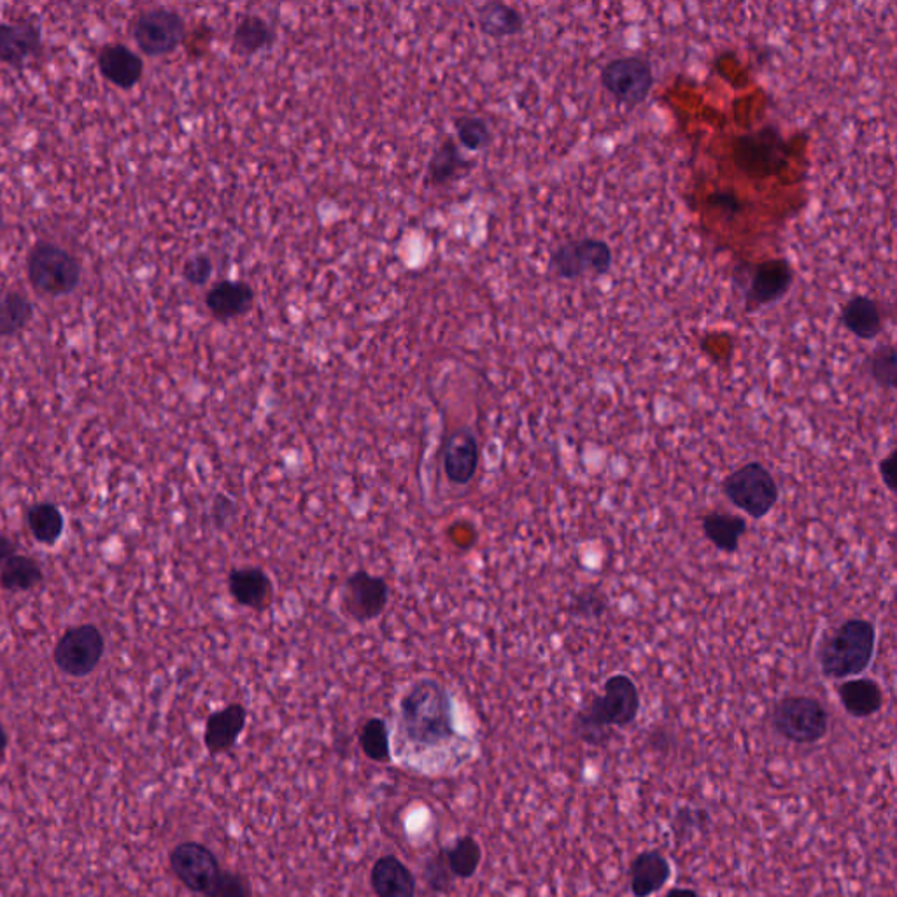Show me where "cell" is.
<instances>
[{
    "mask_svg": "<svg viewBox=\"0 0 897 897\" xmlns=\"http://www.w3.org/2000/svg\"><path fill=\"white\" fill-rule=\"evenodd\" d=\"M400 729L406 740L431 749L456 736L452 699L437 678H418L400 698Z\"/></svg>",
    "mask_w": 897,
    "mask_h": 897,
    "instance_id": "obj_1",
    "label": "cell"
},
{
    "mask_svg": "<svg viewBox=\"0 0 897 897\" xmlns=\"http://www.w3.org/2000/svg\"><path fill=\"white\" fill-rule=\"evenodd\" d=\"M640 691L635 680L626 674H614L604 682L601 695H596L575 716L574 732L584 744H607L612 728L631 726L640 714Z\"/></svg>",
    "mask_w": 897,
    "mask_h": 897,
    "instance_id": "obj_2",
    "label": "cell"
},
{
    "mask_svg": "<svg viewBox=\"0 0 897 897\" xmlns=\"http://www.w3.org/2000/svg\"><path fill=\"white\" fill-rule=\"evenodd\" d=\"M877 650V628L868 619H847L833 629L819 647L824 677L848 680L865 674Z\"/></svg>",
    "mask_w": 897,
    "mask_h": 897,
    "instance_id": "obj_3",
    "label": "cell"
},
{
    "mask_svg": "<svg viewBox=\"0 0 897 897\" xmlns=\"http://www.w3.org/2000/svg\"><path fill=\"white\" fill-rule=\"evenodd\" d=\"M27 276L38 293L46 297L71 295L81 282L83 269L78 258L54 242L42 240L30 249Z\"/></svg>",
    "mask_w": 897,
    "mask_h": 897,
    "instance_id": "obj_4",
    "label": "cell"
},
{
    "mask_svg": "<svg viewBox=\"0 0 897 897\" xmlns=\"http://www.w3.org/2000/svg\"><path fill=\"white\" fill-rule=\"evenodd\" d=\"M720 488L729 504L756 521L769 516L780 498V489L774 474L759 461H750L744 467L736 468L729 476L724 477Z\"/></svg>",
    "mask_w": 897,
    "mask_h": 897,
    "instance_id": "obj_5",
    "label": "cell"
},
{
    "mask_svg": "<svg viewBox=\"0 0 897 897\" xmlns=\"http://www.w3.org/2000/svg\"><path fill=\"white\" fill-rule=\"evenodd\" d=\"M771 728L790 744H819L829 732V714L811 696H784L771 710Z\"/></svg>",
    "mask_w": 897,
    "mask_h": 897,
    "instance_id": "obj_6",
    "label": "cell"
},
{
    "mask_svg": "<svg viewBox=\"0 0 897 897\" xmlns=\"http://www.w3.org/2000/svg\"><path fill=\"white\" fill-rule=\"evenodd\" d=\"M614 263L612 248L601 239H571L562 242L550 255L549 267L559 279L574 281L588 273L605 276Z\"/></svg>",
    "mask_w": 897,
    "mask_h": 897,
    "instance_id": "obj_7",
    "label": "cell"
},
{
    "mask_svg": "<svg viewBox=\"0 0 897 897\" xmlns=\"http://www.w3.org/2000/svg\"><path fill=\"white\" fill-rule=\"evenodd\" d=\"M133 41L149 57L172 53L187 39V23L175 9H149L137 17Z\"/></svg>",
    "mask_w": 897,
    "mask_h": 897,
    "instance_id": "obj_8",
    "label": "cell"
},
{
    "mask_svg": "<svg viewBox=\"0 0 897 897\" xmlns=\"http://www.w3.org/2000/svg\"><path fill=\"white\" fill-rule=\"evenodd\" d=\"M605 90L626 106L646 102L654 87V71L649 60L638 54L610 60L601 71Z\"/></svg>",
    "mask_w": 897,
    "mask_h": 897,
    "instance_id": "obj_9",
    "label": "cell"
},
{
    "mask_svg": "<svg viewBox=\"0 0 897 897\" xmlns=\"http://www.w3.org/2000/svg\"><path fill=\"white\" fill-rule=\"evenodd\" d=\"M389 601V584L385 577L355 571L343 582L340 612L355 622H370L385 614Z\"/></svg>",
    "mask_w": 897,
    "mask_h": 897,
    "instance_id": "obj_10",
    "label": "cell"
},
{
    "mask_svg": "<svg viewBox=\"0 0 897 897\" xmlns=\"http://www.w3.org/2000/svg\"><path fill=\"white\" fill-rule=\"evenodd\" d=\"M106 650L102 632L93 625H81L63 632L54 647V665L63 674L81 678L96 671Z\"/></svg>",
    "mask_w": 897,
    "mask_h": 897,
    "instance_id": "obj_11",
    "label": "cell"
},
{
    "mask_svg": "<svg viewBox=\"0 0 897 897\" xmlns=\"http://www.w3.org/2000/svg\"><path fill=\"white\" fill-rule=\"evenodd\" d=\"M169 865L176 878L191 893L203 894L211 889L216 878L220 877V860L211 848L199 841H182L172 848Z\"/></svg>",
    "mask_w": 897,
    "mask_h": 897,
    "instance_id": "obj_12",
    "label": "cell"
},
{
    "mask_svg": "<svg viewBox=\"0 0 897 897\" xmlns=\"http://www.w3.org/2000/svg\"><path fill=\"white\" fill-rule=\"evenodd\" d=\"M480 464V447L470 428H456L447 435L442 447L443 474L451 485H470Z\"/></svg>",
    "mask_w": 897,
    "mask_h": 897,
    "instance_id": "obj_13",
    "label": "cell"
},
{
    "mask_svg": "<svg viewBox=\"0 0 897 897\" xmlns=\"http://www.w3.org/2000/svg\"><path fill=\"white\" fill-rule=\"evenodd\" d=\"M248 724V708L240 704H230L221 710L212 711L207 717L203 729V745L211 756L230 753L245 732Z\"/></svg>",
    "mask_w": 897,
    "mask_h": 897,
    "instance_id": "obj_14",
    "label": "cell"
},
{
    "mask_svg": "<svg viewBox=\"0 0 897 897\" xmlns=\"http://www.w3.org/2000/svg\"><path fill=\"white\" fill-rule=\"evenodd\" d=\"M228 591L236 604L251 610H266L272 604L273 588L269 574L260 567L233 568L228 574Z\"/></svg>",
    "mask_w": 897,
    "mask_h": 897,
    "instance_id": "obj_15",
    "label": "cell"
},
{
    "mask_svg": "<svg viewBox=\"0 0 897 897\" xmlns=\"http://www.w3.org/2000/svg\"><path fill=\"white\" fill-rule=\"evenodd\" d=\"M793 279V269L786 260L768 261L757 267L747 293V309L778 302L789 291Z\"/></svg>",
    "mask_w": 897,
    "mask_h": 897,
    "instance_id": "obj_16",
    "label": "cell"
},
{
    "mask_svg": "<svg viewBox=\"0 0 897 897\" xmlns=\"http://www.w3.org/2000/svg\"><path fill=\"white\" fill-rule=\"evenodd\" d=\"M668 857L659 850H644L629 865V889L635 897L658 894L671 878Z\"/></svg>",
    "mask_w": 897,
    "mask_h": 897,
    "instance_id": "obj_17",
    "label": "cell"
},
{
    "mask_svg": "<svg viewBox=\"0 0 897 897\" xmlns=\"http://www.w3.org/2000/svg\"><path fill=\"white\" fill-rule=\"evenodd\" d=\"M97 63L100 74L121 90L136 87L144 74V62L141 57L124 44L103 46Z\"/></svg>",
    "mask_w": 897,
    "mask_h": 897,
    "instance_id": "obj_18",
    "label": "cell"
},
{
    "mask_svg": "<svg viewBox=\"0 0 897 897\" xmlns=\"http://www.w3.org/2000/svg\"><path fill=\"white\" fill-rule=\"evenodd\" d=\"M41 30L32 23H0V60L20 67L41 50Z\"/></svg>",
    "mask_w": 897,
    "mask_h": 897,
    "instance_id": "obj_19",
    "label": "cell"
},
{
    "mask_svg": "<svg viewBox=\"0 0 897 897\" xmlns=\"http://www.w3.org/2000/svg\"><path fill=\"white\" fill-rule=\"evenodd\" d=\"M370 884L377 897H416L412 871L395 856H382L373 863Z\"/></svg>",
    "mask_w": 897,
    "mask_h": 897,
    "instance_id": "obj_20",
    "label": "cell"
},
{
    "mask_svg": "<svg viewBox=\"0 0 897 897\" xmlns=\"http://www.w3.org/2000/svg\"><path fill=\"white\" fill-rule=\"evenodd\" d=\"M838 698L854 719H869L884 707V691L877 680L868 677L848 678L838 687Z\"/></svg>",
    "mask_w": 897,
    "mask_h": 897,
    "instance_id": "obj_21",
    "label": "cell"
},
{
    "mask_svg": "<svg viewBox=\"0 0 897 897\" xmlns=\"http://www.w3.org/2000/svg\"><path fill=\"white\" fill-rule=\"evenodd\" d=\"M255 303V290L245 281H221L207 291L206 306L216 319L239 318Z\"/></svg>",
    "mask_w": 897,
    "mask_h": 897,
    "instance_id": "obj_22",
    "label": "cell"
},
{
    "mask_svg": "<svg viewBox=\"0 0 897 897\" xmlns=\"http://www.w3.org/2000/svg\"><path fill=\"white\" fill-rule=\"evenodd\" d=\"M474 162L467 160L452 137H443L439 148L435 149L433 157L428 163V185L430 187H447L451 182L464 179L470 172Z\"/></svg>",
    "mask_w": 897,
    "mask_h": 897,
    "instance_id": "obj_23",
    "label": "cell"
},
{
    "mask_svg": "<svg viewBox=\"0 0 897 897\" xmlns=\"http://www.w3.org/2000/svg\"><path fill=\"white\" fill-rule=\"evenodd\" d=\"M701 530L708 542L720 552L735 555L740 549L741 537L749 530V525L741 516L714 510L701 519Z\"/></svg>",
    "mask_w": 897,
    "mask_h": 897,
    "instance_id": "obj_24",
    "label": "cell"
},
{
    "mask_svg": "<svg viewBox=\"0 0 897 897\" xmlns=\"http://www.w3.org/2000/svg\"><path fill=\"white\" fill-rule=\"evenodd\" d=\"M841 323L860 340H873L884 330L878 303L869 297H854L841 310Z\"/></svg>",
    "mask_w": 897,
    "mask_h": 897,
    "instance_id": "obj_25",
    "label": "cell"
},
{
    "mask_svg": "<svg viewBox=\"0 0 897 897\" xmlns=\"http://www.w3.org/2000/svg\"><path fill=\"white\" fill-rule=\"evenodd\" d=\"M477 20L482 32L491 38H510L521 32L525 27V18L512 6L504 2H488L480 6L477 11Z\"/></svg>",
    "mask_w": 897,
    "mask_h": 897,
    "instance_id": "obj_26",
    "label": "cell"
},
{
    "mask_svg": "<svg viewBox=\"0 0 897 897\" xmlns=\"http://www.w3.org/2000/svg\"><path fill=\"white\" fill-rule=\"evenodd\" d=\"M276 39L273 27L260 14H248L233 30V46L242 54H252L272 46Z\"/></svg>",
    "mask_w": 897,
    "mask_h": 897,
    "instance_id": "obj_27",
    "label": "cell"
},
{
    "mask_svg": "<svg viewBox=\"0 0 897 897\" xmlns=\"http://www.w3.org/2000/svg\"><path fill=\"white\" fill-rule=\"evenodd\" d=\"M33 307L20 291L0 295V339L20 333L32 321Z\"/></svg>",
    "mask_w": 897,
    "mask_h": 897,
    "instance_id": "obj_28",
    "label": "cell"
},
{
    "mask_svg": "<svg viewBox=\"0 0 897 897\" xmlns=\"http://www.w3.org/2000/svg\"><path fill=\"white\" fill-rule=\"evenodd\" d=\"M446 859L456 878L468 880L482 863V848L474 836H459L452 847L446 848Z\"/></svg>",
    "mask_w": 897,
    "mask_h": 897,
    "instance_id": "obj_29",
    "label": "cell"
},
{
    "mask_svg": "<svg viewBox=\"0 0 897 897\" xmlns=\"http://www.w3.org/2000/svg\"><path fill=\"white\" fill-rule=\"evenodd\" d=\"M42 580L38 562L27 556L14 555L0 568V584L8 591H29Z\"/></svg>",
    "mask_w": 897,
    "mask_h": 897,
    "instance_id": "obj_30",
    "label": "cell"
},
{
    "mask_svg": "<svg viewBox=\"0 0 897 897\" xmlns=\"http://www.w3.org/2000/svg\"><path fill=\"white\" fill-rule=\"evenodd\" d=\"M29 526L38 542L53 546L63 531L62 512L53 504L33 505L29 510Z\"/></svg>",
    "mask_w": 897,
    "mask_h": 897,
    "instance_id": "obj_31",
    "label": "cell"
},
{
    "mask_svg": "<svg viewBox=\"0 0 897 897\" xmlns=\"http://www.w3.org/2000/svg\"><path fill=\"white\" fill-rule=\"evenodd\" d=\"M360 747L370 761L379 765L391 761L388 726L381 717H372L363 724L360 731Z\"/></svg>",
    "mask_w": 897,
    "mask_h": 897,
    "instance_id": "obj_32",
    "label": "cell"
},
{
    "mask_svg": "<svg viewBox=\"0 0 897 897\" xmlns=\"http://www.w3.org/2000/svg\"><path fill=\"white\" fill-rule=\"evenodd\" d=\"M455 129L459 144H464L470 151H480V149H486L491 144V129H489L486 120L480 117L461 114L455 120Z\"/></svg>",
    "mask_w": 897,
    "mask_h": 897,
    "instance_id": "obj_33",
    "label": "cell"
},
{
    "mask_svg": "<svg viewBox=\"0 0 897 897\" xmlns=\"http://www.w3.org/2000/svg\"><path fill=\"white\" fill-rule=\"evenodd\" d=\"M869 373L880 388L894 389L897 385V352L894 346H881L869 358Z\"/></svg>",
    "mask_w": 897,
    "mask_h": 897,
    "instance_id": "obj_34",
    "label": "cell"
},
{
    "mask_svg": "<svg viewBox=\"0 0 897 897\" xmlns=\"http://www.w3.org/2000/svg\"><path fill=\"white\" fill-rule=\"evenodd\" d=\"M203 897H252L251 881L236 871H221Z\"/></svg>",
    "mask_w": 897,
    "mask_h": 897,
    "instance_id": "obj_35",
    "label": "cell"
},
{
    "mask_svg": "<svg viewBox=\"0 0 897 897\" xmlns=\"http://www.w3.org/2000/svg\"><path fill=\"white\" fill-rule=\"evenodd\" d=\"M607 596L596 589H586L580 595L575 596L571 612L582 619H600L607 612Z\"/></svg>",
    "mask_w": 897,
    "mask_h": 897,
    "instance_id": "obj_36",
    "label": "cell"
},
{
    "mask_svg": "<svg viewBox=\"0 0 897 897\" xmlns=\"http://www.w3.org/2000/svg\"><path fill=\"white\" fill-rule=\"evenodd\" d=\"M425 877H427L428 884H430L435 893H446V890L449 889V885H451L455 875H452L451 869L447 866L446 848H442L439 854H435V856L428 860L427 868H425Z\"/></svg>",
    "mask_w": 897,
    "mask_h": 897,
    "instance_id": "obj_37",
    "label": "cell"
},
{
    "mask_svg": "<svg viewBox=\"0 0 897 897\" xmlns=\"http://www.w3.org/2000/svg\"><path fill=\"white\" fill-rule=\"evenodd\" d=\"M212 270H215V266H212L211 258L207 255H195L187 261L182 276L190 285L202 286L211 279Z\"/></svg>",
    "mask_w": 897,
    "mask_h": 897,
    "instance_id": "obj_38",
    "label": "cell"
},
{
    "mask_svg": "<svg viewBox=\"0 0 897 897\" xmlns=\"http://www.w3.org/2000/svg\"><path fill=\"white\" fill-rule=\"evenodd\" d=\"M881 480H884L885 488L890 492H896V451H890L887 458L881 459L878 464Z\"/></svg>",
    "mask_w": 897,
    "mask_h": 897,
    "instance_id": "obj_39",
    "label": "cell"
},
{
    "mask_svg": "<svg viewBox=\"0 0 897 897\" xmlns=\"http://www.w3.org/2000/svg\"><path fill=\"white\" fill-rule=\"evenodd\" d=\"M232 500H228L227 497H216L215 509H212V514H215L216 517V525L223 526L225 522H228V519L232 517Z\"/></svg>",
    "mask_w": 897,
    "mask_h": 897,
    "instance_id": "obj_40",
    "label": "cell"
},
{
    "mask_svg": "<svg viewBox=\"0 0 897 897\" xmlns=\"http://www.w3.org/2000/svg\"><path fill=\"white\" fill-rule=\"evenodd\" d=\"M17 555V546H14L8 537L0 535V568L4 567L8 559Z\"/></svg>",
    "mask_w": 897,
    "mask_h": 897,
    "instance_id": "obj_41",
    "label": "cell"
},
{
    "mask_svg": "<svg viewBox=\"0 0 897 897\" xmlns=\"http://www.w3.org/2000/svg\"><path fill=\"white\" fill-rule=\"evenodd\" d=\"M666 897H701L695 889H689V887H674V889L668 890Z\"/></svg>",
    "mask_w": 897,
    "mask_h": 897,
    "instance_id": "obj_42",
    "label": "cell"
},
{
    "mask_svg": "<svg viewBox=\"0 0 897 897\" xmlns=\"http://www.w3.org/2000/svg\"><path fill=\"white\" fill-rule=\"evenodd\" d=\"M6 750H8V732L4 726L0 724V763L4 761Z\"/></svg>",
    "mask_w": 897,
    "mask_h": 897,
    "instance_id": "obj_43",
    "label": "cell"
}]
</instances>
